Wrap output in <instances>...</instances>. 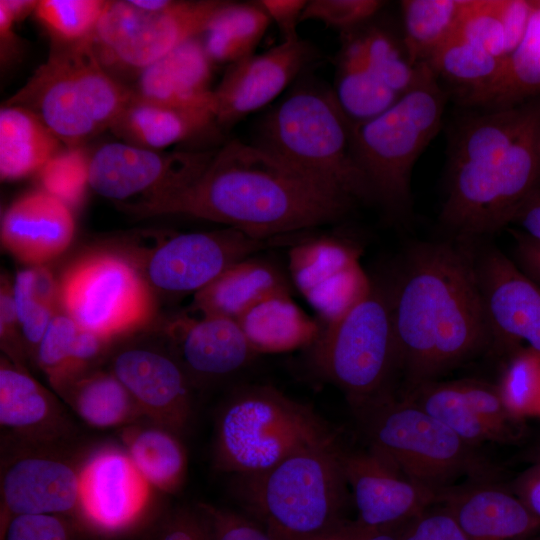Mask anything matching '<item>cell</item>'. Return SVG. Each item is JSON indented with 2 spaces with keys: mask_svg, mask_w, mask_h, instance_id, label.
<instances>
[{
  "mask_svg": "<svg viewBox=\"0 0 540 540\" xmlns=\"http://www.w3.org/2000/svg\"><path fill=\"white\" fill-rule=\"evenodd\" d=\"M356 203L273 153L240 140L216 150L189 185L148 200L120 204L137 217L186 215L228 225L265 240L335 222Z\"/></svg>",
  "mask_w": 540,
  "mask_h": 540,
  "instance_id": "1",
  "label": "cell"
},
{
  "mask_svg": "<svg viewBox=\"0 0 540 540\" xmlns=\"http://www.w3.org/2000/svg\"><path fill=\"white\" fill-rule=\"evenodd\" d=\"M477 242L449 237L414 244L390 286L407 391L491 349L476 273Z\"/></svg>",
  "mask_w": 540,
  "mask_h": 540,
  "instance_id": "2",
  "label": "cell"
},
{
  "mask_svg": "<svg viewBox=\"0 0 540 540\" xmlns=\"http://www.w3.org/2000/svg\"><path fill=\"white\" fill-rule=\"evenodd\" d=\"M301 76L265 114L254 144L356 202L374 199L353 154V125L333 88Z\"/></svg>",
  "mask_w": 540,
  "mask_h": 540,
  "instance_id": "3",
  "label": "cell"
},
{
  "mask_svg": "<svg viewBox=\"0 0 540 540\" xmlns=\"http://www.w3.org/2000/svg\"><path fill=\"white\" fill-rule=\"evenodd\" d=\"M337 438L235 477L237 497L272 540H317L343 519L347 483Z\"/></svg>",
  "mask_w": 540,
  "mask_h": 540,
  "instance_id": "4",
  "label": "cell"
},
{
  "mask_svg": "<svg viewBox=\"0 0 540 540\" xmlns=\"http://www.w3.org/2000/svg\"><path fill=\"white\" fill-rule=\"evenodd\" d=\"M335 438L337 432L309 405L271 385H246L219 409L213 462L220 472L251 476Z\"/></svg>",
  "mask_w": 540,
  "mask_h": 540,
  "instance_id": "5",
  "label": "cell"
},
{
  "mask_svg": "<svg viewBox=\"0 0 540 540\" xmlns=\"http://www.w3.org/2000/svg\"><path fill=\"white\" fill-rule=\"evenodd\" d=\"M53 44L46 62L4 104L30 110L64 146L76 147L110 129L133 93L103 66L91 39Z\"/></svg>",
  "mask_w": 540,
  "mask_h": 540,
  "instance_id": "6",
  "label": "cell"
},
{
  "mask_svg": "<svg viewBox=\"0 0 540 540\" xmlns=\"http://www.w3.org/2000/svg\"><path fill=\"white\" fill-rule=\"evenodd\" d=\"M446 93L426 62L413 86L378 116L353 125L352 149L373 198L397 217L411 212L413 167L438 133Z\"/></svg>",
  "mask_w": 540,
  "mask_h": 540,
  "instance_id": "7",
  "label": "cell"
},
{
  "mask_svg": "<svg viewBox=\"0 0 540 540\" xmlns=\"http://www.w3.org/2000/svg\"><path fill=\"white\" fill-rule=\"evenodd\" d=\"M370 449L392 463L407 478L440 491L467 476L490 481L494 469L443 422L390 392L355 410Z\"/></svg>",
  "mask_w": 540,
  "mask_h": 540,
  "instance_id": "8",
  "label": "cell"
},
{
  "mask_svg": "<svg viewBox=\"0 0 540 540\" xmlns=\"http://www.w3.org/2000/svg\"><path fill=\"white\" fill-rule=\"evenodd\" d=\"M540 188V109L505 151L449 163L440 223L451 237L479 241L511 223Z\"/></svg>",
  "mask_w": 540,
  "mask_h": 540,
  "instance_id": "9",
  "label": "cell"
},
{
  "mask_svg": "<svg viewBox=\"0 0 540 540\" xmlns=\"http://www.w3.org/2000/svg\"><path fill=\"white\" fill-rule=\"evenodd\" d=\"M312 347L314 367L343 391L354 410L388 393L399 370L390 286L372 282L359 303L322 327Z\"/></svg>",
  "mask_w": 540,
  "mask_h": 540,
  "instance_id": "10",
  "label": "cell"
},
{
  "mask_svg": "<svg viewBox=\"0 0 540 540\" xmlns=\"http://www.w3.org/2000/svg\"><path fill=\"white\" fill-rule=\"evenodd\" d=\"M60 311L111 342L148 325L153 291L123 253L94 251L72 262L58 279Z\"/></svg>",
  "mask_w": 540,
  "mask_h": 540,
  "instance_id": "11",
  "label": "cell"
},
{
  "mask_svg": "<svg viewBox=\"0 0 540 540\" xmlns=\"http://www.w3.org/2000/svg\"><path fill=\"white\" fill-rule=\"evenodd\" d=\"M222 0L176 1L148 11L131 0L109 1L91 38L103 66L137 75L181 44L200 37L222 7Z\"/></svg>",
  "mask_w": 540,
  "mask_h": 540,
  "instance_id": "12",
  "label": "cell"
},
{
  "mask_svg": "<svg viewBox=\"0 0 540 540\" xmlns=\"http://www.w3.org/2000/svg\"><path fill=\"white\" fill-rule=\"evenodd\" d=\"M265 245V240L228 227L157 237L141 256H126L153 292L176 295L198 292L229 266Z\"/></svg>",
  "mask_w": 540,
  "mask_h": 540,
  "instance_id": "13",
  "label": "cell"
},
{
  "mask_svg": "<svg viewBox=\"0 0 540 540\" xmlns=\"http://www.w3.org/2000/svg\"><path fill=\"white\" fill-rule=\"evenodd\" d=\"M216 150L164 152L125 142L100 146L89 160V186L118 204L157 198L196 180Z\"/></svg>",
  "mask_w": 540,
  "mask_h": 540,
  "instance_id": "14",
  "label": "cell"
},
{
  "mask_svg": "<svg viewBox=\"0 0 540 540\" xmlns=\"http://www.w3.org/2000/svg\"><path fill=\"white\" fill-rule=\"evenodd\" d=\"M291 280L321 320L329 325L359 303L372 281L359 262V250L336 236H316L288 252Z\"/></svg>",
  "mask_w": 540,
  "mask_h": 540,
  "instance_id": "15",
  "label": "cell"
},
{
  "mask_svg": "<svg viewBox=\"0 0 540 540\" xmlns=\"http://www.w3.org/2000/svg\"><path fill=\"white\" fill-rule=\"evenodd\" d=\"M476 273L492 335L491 349L540 355V285L492 244L476 246Z\"/></svg>",
  "mask_w": 540,
  "mask_h": 540,
  "instance_id": "16",
  "label": "cell"
},
{
  "mask_svg": "<svg viewBox=\"0 0 540 540\" xmlns=\"http://www.w3.org/2000/svg\"><path fill=\"white\" fill-rule=\"evenodd\" d=\"M110 370L152 423L179 436L187 429L193 411V385L170 349L139 342L125 344L113 353Z\"/></svg>",
  "mask_w": 540,
  "mask_h": 540,
  "instance_id": "17",
  "label": "cell"
},
{
  "mask_svg": "<svg viewBox=\"0 0 540 540\" xmlns=\"http://www.w3.org/2000/svg\"><path fill=\"white\" fill-rule=\"evenodd\" d=\"M316 59L315 48L298 38L230 64L213 90L217 127L227 130L269 104Z\"/></svg>",
  "mask_w": 540,
  "mask_h": 540,
  "instance_id": "18",
  "label": "cell"
},
{
  "mask_svg": "<svg viewBox=\"0 0 540 540\" xmlns=\"http://www.w3.org/2000/svg\"><path fill=\"white\" fill-rule=\"evenodd\" d=\"M340 460L346 483L353 492L357 520L363 524L398 529L438 503L440 491L407 478L370 448L341 450Z\"/></svg>",
  "mask_w": 540,
  "mask_h": 540,
  "instance_id": "19",
  "label": "cell"
},
{
  "mask_svg": "<svg viewBox=\"0 0 540 540\" xmlns=\"http://www.w3.org/2000/svg\"><path fill=\"white\" fill-rule=\"evenodd\" d=\"M150 487L125 450L103 448L80 469L79 516L98 531H123L147 508Z\"/></svg>",
  "mask_w": 540,
  "mask_h": 540,
  "instance_id": "20",
  "label": "cell"
},
{
  "mask_svg": "<svg viewBox=\"0 0 540 540\" xmlns=\"http://www.w3.org/2000/svg\"><path fill=\"white\" fill-rule=\"evenodd\" d=\"M161 333L193 386L234 375L257 355L238 322L225 317L179 315Z\"/></svg>",
  "mask_w": 540,
  "mask_h": 540,
  "instance_id": "21",
  "label": "cell"
},
{
  "mask_svg": "<svg viewBox=\"0 0 540 540\" xmlns=\"http://www.w3.org/2000/svg\"><path fill=\"white\" fill-rule=\"evenodd\" d=\"M1 528L18 515H79L80 470L55 455L18 454L1 477Z\"/></svg>",
  "mask_w": 540,
  "mask_h": 540,
  "instance_id": "22",
  "label": "cell"
},
{
  "mask_svg": "<svg viewBox=\"0 0 540 540\" xmlns=\"http://www.w3.org/2000/svg\"><path fill=\"white\" fill-rule=\"evenodd\" d=\"M75 234L72 209L43 189L15 199L1 218L3 247L30 266H41L61 255Z\"/></svg>",
  "mask_w": 540,
  "mask_h": 540,
  "instance_id": "23",
  "label": "cell"
},
{
  "mask_svg": "<svg viewBox=\"0 0 540 540\" xmlns=\"http://www.w3.org/2000/svg\"><path fill=\"white\" fill-rule=\"evenodd\" d=\"M456 520L468 540H527L540 529L524 502L490 481L440 490L438 503Z\"/></svg>",
  "mask_w": 540,
  "mask_h": 540,
  "instance_id": "24",
  "label": "cell"
},
{
  "mask_svg": "<svg viewBox=\"0 0 540 540\" xmlns=\"http://www.w3.org/2000/svg\"><path fill=\"white\" fill-rule=\"evenodd\" d=\"M212 66L201 38H193L142 70L130 88L144 100L214 115Z\"/></svg>",
  "mask_w": 540,
  "mask_h": 540,
  "instance_id": "25",
  "label": "cell"
},
{
  "mask_svg": "<svg viewBox=\"0 0 540 540\" xmlns=\"http://www.w3.org/2000/svg\"><path fill=\"white\" fill-rule=\"evenodd\" d=\"M59 402L38 381L6 357L0 365V425L22 441L45 445L68 431Z\"/></svg>",
  "mask_w": 540,
  "mask_h": 540,
  "instance_id": "26",
  "label": "cell"
},
{
  "mask_svg": "<svg viewBox=\"0 0 540 540\" xmlns=\"http://www.w3.org/2000/svg\"><path fill=\"white\" fill-rule=\"evenodd\" d=\"M289 285L286 276L275 265L250 256L232 264L194 293L191 311L237 321L266 297L290 292Z\"/></svg>",
  "mask_w": 540,
  "mask_h": 540,
  "instance_id": "27",
  "label": "cell"
},
{
  "mask_svg": "<svg viewBox=\"0 0 540 540\" xmlns=\"http://www.w3.org/2000/svg\"><path fill=\"white\" fill-rule=\"evenodd\" d=\"M217 128L211 112L173 108L134 94L110 127L123 142L151 150H162Z\"/></svg>",
  "mask_w": 540,
  "mask_h": 540,
  "instance_id": "28",
  "label": "cell"
},
{
  "mask_svg": "<svg viewBox=\"0 0 540 540\" xmlns=\"http://www.w3.org/2000/svg\"><path fill=\"white\" fill-rule=\"evenodd\" d=\"M253 350L282 353L312 346L322 327L290 297V292L270 295L237 320Z\"/></svg>",
  "mask_w": 540,
  "mask_h": 540,
  "instance_id": "29",
  "label": "cell"
},
{
  "mask_svg": "<svg viewBox=\"0 0 540 540\" xmlns=\"http://www.w3.org/2000/svg\"><path fill=\"white\" fill-rule=\"evenodd\" d=\"M109 343L59 311L48 325L34 361L58 393L69 382L94 369Z\"/></svg>",
  "mask_w": 540,
  "mask_h": 540,
  "instance_id": "30",
  "label": "cell"
},
{
  "mask_svg": "<svg viewBox=\"0 0 540 540\" xmlns=\"http://www.w3.org/2000/svg\"><path fill=\"white\" fill-rule=\"evenodd\" d=\"M64 145L30 110L4 104L0 109V176L14 181L39 173Z\"/></svg>",
  "mask_w": 540,
  "mask_h": 540,
  "instance_id": "31",
  "label": "cell"
},
{
  "mask_svg": "<svg viewBox=\"0 0 540 540\" xmlns=\"http://www.w3.org/2000/svg\"><path fill=\"white\" fill-rule=\"evenodd\" d=\"M333 91L352 125L378 116L400 97L368 67L354 30L342 34Z\"/></svg>",
  "mask_w": 540,
  "mask_h": 540,
  "instance_id": "32",
  "label": "cell"
},
{
  "mask_svg": "<svg viewBox=\"0 0 540 540\" xmlns=\"http://www.w3.org/2000/svg\"><path fill=\"white\" fill-rule=\"evenodd\" d=\"M124 450L146 482L164 493L183 486L188 467L179 435L151 422L131 424L122 433Z\"/></svg>",
  "mask_w": 540,
  "mask_h": 540,
  "instance_id": "33",
  "label": "cell"
},
{
  "mask_svg": "<svg viewBox=\"0 0 540 540\" xmlns=\"http://www.w3.org/2000/svg\"><path fill=\"white\" fill-rule=\"evenodd\" d=\"M518 46L503 60L499 74L466 106L493 110L523 104L540 94V0Z\"/></svg>",
  "mask_w": 540,
  "mask_h": 540,
  "instance_id": "34",
  "label": "cell"
},
{
  "mask_svg": "<svg viewBox=\"0 0 540 540\" xmlns=\"http://www.w3.org/2000/svg\"><path fill=\"white\" fill-rule=\"evenodd\" d=\"M58 394L85 423L96 428L129 426L143 416L129 391L110 369L89 370Z\"/></svg>",
  "mask_w": 540,
  "mask_h": 540,
  "instance_id": "35",
  "label": "cell"
},
{
  "mask_svg": "<svg viewBox=\"0 0 540 540\" xmlns=\"http://www.w3.org/2000/svg\"><path fill=\"white\" fill-rule=\"evenodd\" d=\"M406 395L467 443L513 442L502 429L482 417L466 398L459 380L427 382L407 391Z\"/></svg>",
  "mask_w": 540,
  "mask_h": 540,
  "instance_id": "36",
  "label": "cell"
},
{
  "mask_svg": "<svg viewBox=\"0 0 540 540\" xmlns=\"http://www.w3.org/2000/svg\"><path fill=\"white\" fill-rule=\"evenodd\" d=\"M270 22L256 1H225L201 40L213 64L230 65L254 53Z\"/></svg>",
  "mask_w": 540,
  "mask_h": 540,
  "instance_id": "37",
  "label": "cell"
},
{
  "mask_svg": "<svg viewBox=\"0 0 540 540\" xmlns=\"http://www.w3.org/2000/svg\"><path fill=\"white\" fill-rule=\"evenodd\" d=\"M426 63L438 79L456 87L458 99L466 105L493 83L503 60L453 34Z\"/></svg>",
  "mask_w": 540,
  "mask_h": 540,
  "instance_id": "38",
  "label": "cell"
},
{
  "mask_svg": "<svg viewBox=\"0 0 540 540\" xmlns=\"http://www.w3.org/2000/svg\"><path fill=\"white\" fill-rule=\"evenodd\" d=\"M465 0H403V48L413 66L427 62L453 35Z\"/></svg>",
  "mask_w": 540,
  "mask_h": 540,
  "instance_id": "39",
  "label": "cell"
},
{
  "mask_svg": "<svg viewBox=\"0 0 540 540\" xmlns=\"http://www.w3.org/2000/svg\"><path fill=\"white\" fill-rule=\"evenodd\" d=\"M109 1L41 0L34 14L53 43L72 44L92 38Z\"/></svg>",
  "mask_w": 540,
  "mask_h": 540,
  "instance_id": "40",
  "label": "cell"
},
{
  "mask_svg": "<svg viewBox=\"0 0 540 540\" xmlns=\"http://www.w3.org/2000/svg\"><path fill=\"white\" fill-rule=\"evenodd\" d=\"M366 64L393 92L401 96L415 83L419 64L413 66L395 39L379 27L354 30Z\"/></svg>",
  "mask_w": 540,
  "mask_h": 540,
  "instance_id": "41",
  "label": "cell"
},
{
  "mask_svg": "<svg viewBox=\"0 0 540 540\" xmlns=\"http://www.w3.org/2000/svg\"><path fill=\"white\" fill-rule=\"evenodd\" d=\"M89 160L90 156L80 146H64L38 173L41 189L73 210L90 187Z\"/></svg>",
  "mask_w": 540,
  "mask_h": 540,
  "instance_id": "42",
  "label": "cell"
},
{
  "mask_svg": "<svg viewBox=\"0 0 540 540\" xmlns=\"http://www.w3.org/2000/svg\"><path fill=\"white\" fill-rule=\"evenodd\" d=\"M498 387L506 406L517 416L540 409V355L528 349L517 351Z\"/></svg>",
  "mask_w": 540,
  "mask_h": 540,
  "instance_id": "43",
  "label": "cell"
},
{
  "mask_svg": "<svg viewBox=\"0 0 540 540\" xmlns=\"http://www.w3.org/2000/svg\"><path fill=\"white\" fill-rule=\"evenodd\" d=\"M12 293L23 346L26 355L34 359L48 325L60 309L44 303L36 295L32 267L17 272Z\"/></svg>",
  "mask_w": 540,
  "mask_h": 540,
  "instance_id": "44",
  "label": "cell"
},
{
  "mask_svg": "<svg viewBox=\"0 0 540 540\" xmlns=\"http://www.w3.org/2000/svg\"><path fill=\"white\" fill-rule=\"evenodd\" d=\"M453 34L501 60L506 58L504 30L494 0H465Z\"/></svg>",
  "mask_w": 540,
  "mask_h": 540,
  "instance_id": "45",
  "label": "cell"
},
{
  "mask_svg": "<svg viewBox=\"0 0 540 540\" xmlns=\"http://www.w3.org/2000/svg\"><path fill=\"white\" fill-rule=\"evenodd\" d=\"M384 5L380 0H309L301 22L319 21L343 34L363 26Z\"/></svg>",
  "mask_w": 540,
  "mask_h": 540,
  "instance_id": "46",
  "label": "cell"
},
{
  "mask_svg": "<svg viewBox=\"0 0 540 540\" xmlns=\"http://www.w3.org/2000/svg\"><path fill=\"white\" fill-rule=\"evenodd\" d=\"M399 540H468L448 510L435 504L397 529Z\"/></svg>",
  "mask_w": 540,
  "mask_h": 540,
  "instance_id": "47",
  "label": "cell"
},
{
  "mask_svg": "<svg viewBox=\"0 0 540 540\" xmlns=\"http://www.w3.org/2000/svg\"><path fill=\"white\" fill-rule=\"evenodd\" d=\"M1 540H75L64 516L18 515L1 528Z\"/></svg>",
  "mask_w": 540,
  "mask_h": 540,
  "instance_id": "48",
  "label": "cell"
},
{
  "mask_svg": "<svg viewBox=\"0 0 540 540\" xmlns=\"http://www.w3.org/2000/svg\"><path fill=\"white\" fill-rule=\"evenodd\" d=\"M207 520L211 540H272L264 528L233 511L200 503Z\"/></svg>",
  "mask_w": 540,
  "mask_h": 540,
  "instance_id": "49",
  "label": "cell"
},
{
  "mask_svg": "<svg viewBox=\"0 0 540 540\" xmlns=\"http://www.w3.org/2000/svg\"><path fill=\"white\" fill-rule=\"evenodd\" d=\"M0 338L1 347L9 360L22 366L27 355L19 331L12 283L6 278L1 279L0 288Z\"/></svg>",
  "mask_w": 540,
  "mask_h": 540,
  "instance_id": "50",
  "label": "cell"
},
{
  "mask_svg": "<svg viewBox=\"0 0 540 540\" xmlns=\"http://www.w3.org/2000/svg\"><path fill=\"white\" fill-rule=\"evenodd\" d=\"M494 7L504 30L507 57L523 39L535 10V2L494 0Z\"/></svg>",
  "mask_w": 540,
  "mask_h": 540,
  "instance_id": "51",
  "label": "cell"
},
{
  "mask_svg": "<svg viewBox=\"0 0 540 540\" xmlns=\"http://www.w3.org/2000/svg\"><path fill=\"white\" fill-rule=\"evenodd\" d=\"M155 540H211L206 518L195 510L180 509L170 515L161 526Z\"/></svg>",
  "mask_w": 540,
  "mask_h": 540,
  "instance_id": "52",
  "label": "cell"
},
{
  "mask_svg": "<svg viewBox=\"0 0 540 540\" xmlns=\"http://www.w3.org/2000/svg\"><path fill=\"white\" fill-rule=\"evenodd\" d=\"M256 2L269 19L276 23L282 35V41L300 38L296 28L301 22L307 0H258Z\"/></svg>",
  "mask_w": 540,
  "mask_h": 540,
  "instance_id": "53",
  "label": "cell"
},
{
  "mask_svg": "<svg viewBox=\"0 0 540 540\" xmlns=\"http://www.w3.org/2000/svg\"><path fill=\"white\" fill-rule=\"evenodd\" d=\"M317 540H399L397 529L373 527L355 521L342 520Z\"/></svg>",
  "mask_w": 540,
  "mask_h": 540,
  "instance_id": "54",
  "label": "cell"
},
{
  "mask_svg": "<svg viewBox=\"0 0 540 540\" xmlns=\"http://www.w3.org/2000/svg\"><path fill=\"white\" fill-rule=\"evenodd\" d=\"M523 235L540 243V188L530 194L516 210L511 223Z\"/></svg>",
  "mask_w": 540,
  "mask_h": 540,
  "instance_id": "55",
  "label": "cell"
},
{
  "mask_svg": "<svg viewBox=\"0 0 540 540\" xmlns=\"http://www.w3.org/2000/svg\"><path fill=\"white\" fill-rule=\"evenodd\" d=\"M517 265L534 282L540 285V243L514 231Z\"/></svg>",
  "mask_w": 540,
  "mask_h": 540,
  "instance_id": "56",
  "label": "cell"
},
{
  "mask_svg": "<svg viewBox=\"0 0 540 540\" xmlns=\"http://www.w3.org/2000/svg\"><path fill=\"white\" fill-rule=\"evenodd\" d=\"M516 494L540 519V464L521 475L516 483Z\"/></svg>",
  "mask_w": 540,
  "mask_h": 540,
  "instance_id": "57",
  "label": "cell"
},
{
  "mask_svg": "<svg viewBox=\"0 0 540 540\" xmlns=\"http://www.w3.org/2000/svg\"><path fill=\"white\" fill-rule=\"evenodd\" d=\"M16 20L8 9L4 0L0 1V43L1 60L6 63L11 61L19 47L17 35L14 33Z\"/></svg>",
  "mask_w": 540,
  "mask_h": 540,
  "instance_id": "58",
  "label": "cell"
},
{
  "mask_svg": "<svg viewBox=\"0 0 540 540\" xmlns=\"http://www.w3.org/2000/svg\"><path fill=\"white\" fill-rule=\"evenodd\" d=\"M16 22L23 20L34 12L38 1L35 0H4Z\"/></svg>",
  "mask_w": 540,
  "mask_h": 540,
  "instance_id": "59",
  "label": "cell"
},
{
  "mask_svg": "<svg viewBox=\"0 0 540 540\" xmlns=\"http://www.w3.org/2000/svg\"><path fill=\"white\" fill-rule=\"evenodd\" d=\"M534 540H540V536H539V537H537V538H535Z\"/></svg>",
  "mask_w": 540,
  "mask_h": 540,
  "instance_id": "60",
  "label": "cell"
},
{
  "mask_svg": "<svg viewBox=\"0 0 540 540\" xmlns=\"http://www.w3.org/2000/svg\"><path fill=\"white\" fill-rule=\"evenodd\" d=\"M540 464V463H539Z\"/></svg>",
  "mask_w": 540,
  "mask_h": 540,
  "instance_id": "61",
  "label": "cell"
}]
</instances>
